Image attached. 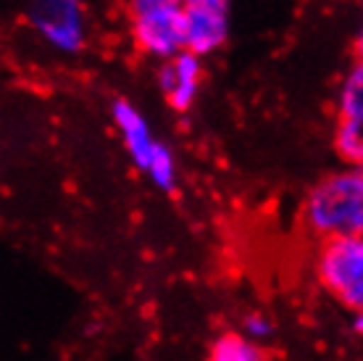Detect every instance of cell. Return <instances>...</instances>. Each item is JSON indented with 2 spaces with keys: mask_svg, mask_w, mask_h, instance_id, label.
<instances>
[{
  "mask_svg": "<svg viewBox=\"0 0 363 361\" xmlns=\"http://www.w3.org/2000/svg\"><path fill=\"white\" fill-rule=\"evenodd\" d=\"M306 222L318 237H361L363 174L361 169L329 174L313 185L306 203Z\"/></svg>",
  "mask_w": 363,
  "mask_h": 361,
  "instance_id": "6da1fadb",
  "label": "cell"
},
{
  "mask_svg": "<svg viewBox=\"0 0 363 361\" xmlns=\"http://www.w3.org/2000/svg\"><path fill=\"white\" fill-rule=\"evenodd\" d=\"M318 280L345 308L361 314L363 306V240L327 237L318 251Z\"/></svg>",
  "mask_w": 363,
  "mask_h": 361,
  "instance_id": "7a4b0ae2",
  "label": "cell"
},
{
  "mask_svg": "<svg viewBox=\"0 0 363 361\" xmlns=\"http://www.w3.org/2000/svg\"><path fill=\"white\" fill-rule=\"evenodd\" d=\"M132 37L143 53L174 58L177 53L187 50V37H190L187 16H184L182 6L137 16L132 18Z\"/></svg>",
  "mask_w": 363,
  "mask_h": 361,
  "instance_id": "3957f363",
  "label": "cell"
},
{
  "mask_svg": "<svg viewBox=\"0 0 363 361\" xmlns=\"http://www.w3.org/2000/svg\"><path fill=\"white\" fill-rule=\"evenodd\" d=\"M182 11L187 16V53L206 55L224 45L227 40L229 0H179Z\"/></svg>",
  "mask_w": 363,
  "mask_h": 361,
  "instance_id": "277c9868",
  "label": "cell"
},
{
  "mask_svg": "<svg viewBox=\"0 0 363 361\" xmlns=\"http://www.w3.org/2000/svg\"><path fill=\"white\" fill-rule=\"evenodd\" d=\"M335 151L353 169H361L363 161V119H337Z\"/></svg>",
  "mask_w": 363,
  "mask_h": 361,
  "instance_id": "5b68a950",
  "label": "cell"
},
{
  "mask_svg": "<svg viewBox=\"0 0 363 361\" xmlns=\"http://www.w3.org/2000/svg\"><path fill=\"white\" fill-rule=\"evenodd\" d=\"M208 361H264V353L258 345L245 340L242 335H221L213 348H211Z\"/></svg>",
  "mask_w": 363,
  "mask_h": 361,
  "instance_id": "8992f818",
  "label": "cell"
},
{
  "mask_svg": "<svg viewBox=\"0 0 363 361\" xmlns=\"http://www.w3.org/2000/svg\"><path fill=\"white\" fill-rule=\"evenodd\" d=\"M337 119H363V63L355 61L353 72L347 74L342 98H340V114Z\"/></svg>",
  "mask_w": 363,
  "mask_h": 361,
  "instance_id": "52a82bcc",
  "label": "cell"
},
{
  "mask_svg": "<svg viewBox=\"0 0 363 361\" xmlns=\"http://www.w3.org/2000/svg\"><path fill=\"white\" fill-rule=\"evenodd\" d=\"M147 169L153 172L155 182L164 190L174 188V172H172V158L166 153L164 148H153L150 151V161H147Z\"/></svg>",
  "mask_w": 363,
  "mask_h": 361,
  "instance_id": "ba28073f",
  "label": "cell"
},
{
  "mask_svg": "<svg viewBox=\"0 0 363 361\" xmlns=\"http://www.w3.org/2000/svg\"><path fill=\"white\" fill-rule=\"evenodd\" d=\"M274 333L272 322L266 319L264 314H250L245 319V340H250V343H258V340H269Z\"/></svg>",
  "mask_w": 363,
  "mask_h": 361,
  "instance_id": "9c48e42d",
  "label": "cell"
},
{
  "mask_svg": "<svg viewBox=\"0 0 363 361\" xmlns=\"http://www.w3.org/2000/svg\"><path fill=\"white\" fill-rule=\"evenodd\" d=\"M177 6H179V0H129V18L147 16V14H155V11L177 9Z\"/></svg>",
  "mask_w": 363,
  "mask_h": 361,
  "instance_id": "30bf717a",
  "label": "cell"
}]
</instances>
